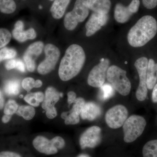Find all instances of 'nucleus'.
Returning <instances> with one entry per match:
<instances>
[{
    "mask_svg": "<svg viewBox=\"0 0 157 157\" xmlns=\"http://www.w3.org/2000/svg\"><path fill=\"white\" fill-rule=\"evenodd\" d=\"M101 107L94 102H88L85 104L82 110L80 116L83 120L94 121L101 114Z\"/></svg>",
    "mask_w": 157,
    "mask_h": 157,
    "instance_id": "nucleus-15",
    "label": "nucleus"
},
{
    "mask_svg": "<svg viewBox=\"0 0 157 157\" xmlns=\"http://www.w3.org/2000/svg\"><path fill=\"white\" fill-rule=\"evenodd\" d=\"M25 101L33 107H37L39 106L40 103L37 100L35 93L28 94L24 97Z\"/></svg>",
    "mask_w": 157,
    "mask_h": 157,
    "instance_id": "nucleus-31",
    "label": "nucleus"
},
{
    "mask_svg": "<svg viewBox=\"0 0 157 157\" xmlns=\"http://www.w3.org/2000/svg\"><path fill=\"white\" fill-rule=\"evenodd\" d=\"M42 82L40 79L35 80V88H40L42 86Z\"/></svg>",
    "mask_w": 157,
    "mask_h": 157,
    "instance_id": "nucleus-45",
    "label": "nucleus"
},
{
    "mask_svg": "<svg viewBox=\"0 0 157 157\" xmlns=\"http://www.w3.org/2000/svg\"><path fill=\"white\" fill-rule=\"evenodd\" d=\"M24 24L21 21H18L14 25L12 31V36L18 42H23L28 40L26 32L23 30Z\"/></svg>",
    "mask_w": 157,
    "mask_h": 157,
    "instance_id": "nucleus-19",
    "label": "nucleus"
},
{
    "mask_svg": "<svg viewBox=\"0 0 157 157\" xmlns=\"http://www.w3.org/2000/svg\"><path fill=\"white\" fill-rule=\"evenodd\" d=\"M143 6L148 9H154L157 6V0H142Z\"/></svg>",
    "mask_w": 157,
    "mask_h": 157,
    "instance_id": "nucleus-34",
    "label": "nucleus"
},
{
    "mask_svg": "<svg viewBox=\"0 0 157 157\" xmlns=\"http://www.w3.org/2000/svg\"><path fill=\"white\" fill-rule=\"evenodd\" d=\"M70 0H54L50 8V11L54 18H61L70 4Z\"/></svg>",
    "mask_w": 157,
    "mask_h": 157,
    "instance_id": "nucleus-16",
    "label": "nucleus"
},
{
    "mask_svg": "<svg viewBox=\"0 0 157 157\" xmlns=\"http://www.w3.org/2000/svg\"><path fill=\"white\" fill-rule=\"evenodd\" d=\"M44 51L45 59L39 64L37 69L38 73L43 75L48 74L54 70L60 55L59 49L53 44H47Z\"/></svg>",
    "mask_w": 157,
    "mask_h": 157,
    "instance_id": "nucleus-6",
    "label": "nucleus"
},
{
    "mask_svg": "<svg viewBox=\"0 0 157 157\" xmlns=\"http://www.w3.org/2000/svg\"><path fill=\"white\" fill-rule=\"evenodd\" d=\"M101 88L100 93V99L102 101H106L111 98L114 94V90L112 86L110 84H104Z\"/></svg>",
    "mask_w": 157,
    "mask_h": 157,
    "instance_id": "nucleus-26",
    "label": "nucleus"
},
{
    "mask_svg": "<svg viewBox=\"0 0 157 157\" xmlns=\"http://www.w3.org/2000/svg\"><path fill=\"white\" fill-rule=\"evenodd\" d=\"M146 124L145 119L140 116L133 115L127 118L123 125L125 142L131 143L140 137Z\"/></svg>",
    "mask_w": 157,
    "mask_h": 157,
    "instance_id": "nucleus-5",
    "label": "nucleus"
},
{
    "mask_svg": "<svg viewBox=\"0 0 157 157\" xmlns=\"http://www.w3.org/2000/svg\"><path fill=\"white\" fill-rule=\"evenodd\" d=\"M89 10L86 0H76L73 10L65 15L64 19L65 28L69 31L75 29L79 23L83 22L87 18Z\"/></svg>",
    "mask_w": 157,
    "mask_h": 157,
    "instance_id": "nucleus-4",
    "label": "nucleus"
},
{
    "mask_svg": "<svg viewBox=\"0 0 157 157\" xmlns=\"http://www.w3.org/2000/svg\"><path fill=\"white\" fill-rule=\"evenodd\" d=\"M97 1V0H86V4L90 10Z\"/></svg>",
    "mask_w": 157,
    "mask_h": 157,
    "instance_id": "nucleus-44",
    "label": "nucleus"
},
{
    "mask_svg": "<svg viewBox=\"0 0 157 157\" xmlns=\"http://www.w3.org/2000/svg\"><path fill=\"white\" fill-rule=\"evenodd\" d=\"M11 115H7L5 114L2 117V121L4 123L6 124L9 122V121L11 120Z\"/></svg>",
    "mask_w": 157,
    "mask_h": 157,
    "instance_id": "nucleus-42",
    "label": "nucleus"
},
{
    "mask_svg": "<svg viewBox=\"0 0 157 157\" xmlns=\"http://www.w3.org/2000/svg\"><path fill=\"white\" fill-rule=\"evenodd\" d=\"M35 80L32 77H27L22 80L21 86L23 88L29 92L35 88Z\"/></svg>",
    "mask_w": 157,
    "mask_h": 157,
    "instance_id": "nucleus-32",
    "label": "nucleus"
},
{
    "mask_svg": "<svg viewBox=\"0 0 157 157\" xmlns=\"http://www.w3.org/2000/svg\"><path fill=\"white\" fill-rule=\"evenodd\" d=\"M143 157H157V139L150 140L143 147Z\"/></svg>",
    "mask_w": 157,
    "mask_h": 157,
    "instance_id": "nucleus-22",
    "label": "nucleus"
},
{
    "mask_svg": "<svg viewBox=\"0 0 157 157\" xmlns=\"http://www.w3.org/2000/svg\"><path fill=\"white\" fill-rule=\"evenodd\" d=\"M106 77L114 89L121 95L126 96L130 94L132 85L125 70L112 65L108 68Z\"/></svg>",
    "mask_w": 157,
    "mask_h": 157,
    "instance_id": "nucleus-3",
    "label": "nucleus"
},
{
    "mask_svg": "<svg viewBox=\"0 0 157 157\" xmlns=\"http://www.w3.org/2000/svg\"><path fill=\"white\" fill-rule=\"evenodd\" d=\"M77 157H90L88 155H87L86 154H82L79 155Z\"/></svg>",
    "mask_w": 157,
    "mask_h": 157,
    "instance_id": "nucleus-46",
    "label": "nucleus"
},
{
    "mask_svg": "<svg viewBox=\"0 0 157 157\" xmlns=\"http://www.w3.org/2000/svg\"><path fill=\"white\" fill-rule=\"evenodd\" d=\"M152 94V100L154 103H157V83L153 87Z\"/></svg>",
    "mask_w": 157,
    "mask_h": 157,
    "instance_id": "nucleus-40",
    "label": "nucleus"
},
{
    "mask_svg": "<svg viewBox=\"0 0 157 157\" xmlns=\"http://www.w3.org/2000/svg\"><path fill=\"white\" fill-rule=\"evenodd\" d=\"M140 2L139 0H132L128 7L133 14L136 13L139 10Z\"/></svg>",
    "mask_w": 157,
    "mask_h": 157,
    "instance_id": "nucleus-35",
    "label": "nucleus"
},
{
    "mask_svg": "<svg viewBox=\"0 0 157 157\" xmlns=\"http://www.w3.org/2000/svg\"><path fill=\"white\" fill-rule=\"evenodd\" d=\"M109 64V59H104L95 66L88 76V84L92 87H101L105 82Z\"/></svg>",
    "mask_w": 157,
    "mask_h": 157,
    "instance_id": "nucleus-9",
    "label": "nucleus"
},
{
    "mask_svg": "<svg viewBox=\"0 0 157 157\" xmlns=\"http://www.w3.org/2000/svg\"><path fill=\"white\" fill-rule=\"evenodd\" d=\"M67 97L68 103L69 104H71L75 103L76 99H77L76 93L72 91L68 93Z\"/></svg>",
    "mask_w": 157,
    "mask_h": 157,
    "instance_id": "nucleus-37",
    "label": "nucleus"
},
{
    "mask_svg": "<svg viewBox=\"0 0 157 157\" xmlns=\"http://www.w3.org/2000/svg\"><path fill=\"white\" fill-rule=\"evenodd\" d=\"M85 53L83 48L77 44L69 46L62 58L59 69V76L63 81H67L80 73L85 62Z\"/></svg>",
    "mask_w": 157,
    "mask_h": 157,
    "instance_id": "nucleus-1",
    "label": "nucleus"
},
{
    "mask_svg": "<svg viewBox=\"0 0 157 157\" xmlns=\"http://www.w3.org/2000/svg\"><path fill=\"white\" fill-rule=\"evenodd\" d=\"M61 117L65 121L67 125H74L78 124L80 121L79 115L70 110L69 112H63L62 113Z\"/></svg>",
    "mask_w": 157,
    "mask_h": 157,
    "instance_id": "nucleus-25",
    "label": "nucleus"
},
{
    "mask_svg": "<svg viewBox=\"0 0 157 157\" xmlns=\"http://www.w3.org/2000/svg\"><path fill=\"white\" fill-rule=\"evenodd\" d=\"M17 6L14 0H0V11L4 14L14 13Z\"/></svg>",
    "mask_w": 157,
    "mask_h": 157,
    "instance_id": "nucleus-24",
    "label": "nucleus"
},
{
    "mask_svg": "<svg viewBox=\"0 0 157 157\" xmlns=\"http://www.w3.org/2000/svg\"><path fill=\"white\" fill-rule=\"evenodd\" d=\"M102 140L101 130L100 127L94 126L90 127L81 135L79 144L82 149L94 148L101 143Z\"/></svg>",
    "mask_w": 157,
    "mask_h": 157,
    "instance_id": "nucleus-11",
    "label": "nucleus"
},
{
    "mask_svg": "<svg viewBox=\"0 0 157 157\" xmlns=\"http://www.w3.org/2000/svg\"><path fill=\"white\" fill-rule=\"evenodd\" d=\"M18 106L16 101L10 100L8 101L4 108V113L5 114L12 116L16 113L18 109Z\"/></svg>",
    "mask_w": 157,
    "mask_h": 157,
    "instance_id": "nucleus-29",
    "label": "nucleus"
},
{
    "mask_svg": "<svg viewBox=\"0 0 157 157\" xmlns=\"http://www.w3.org/2000/svg\"><path fill=\"white\" fill-rule=\"evenodd\" d=\"M43 48V42L38 41L31 44L25 51L23 58L29 72H33L35 70V60L42 53Z\"/></svg>",
    "mask_w": 157,
    "mask_h": 157,
    "instance_id": "nucleus-12",
    "label": "nucleus"
},
{
    "mask_svg": "<svg viewBox=\"0 0 157 157\" xmlns=\"http://www.w3.org/2000/svg\"><path fill=\"white\" fill-rule=\"evenodd\" d=\"M17 60L11 59L7 62L5 65V67L7 70H10L16 68Z\"/></svg>",
    "mask_w": 157,
    "mask_h": 157,
    "instance_id": "nucleus-36",
    "label": "nucleus"
},
{
    "mask_svg": "<svg viewBox=\"0 0 157 157\" xmlns=\"http://www.w3.org/2000/svg\"><path fill=\"white\" fill-rule=\"evenodd\" d=\"M11 34L8 29H0V48H4L11 41Z\"/></svg>",
    "mask_w": 157,
    "mask_h": 157,
    "instance_id": "nucleus-28",
    "label": "nucleus"
},
{
    "mask_svg": "<svg viewBox=\"0 0 157 157\" xmlns=\"http://www.w3.org/2000/svg\"><path fill=\"white\" fill-rule=\"evenodd\" d=\"M108 19L107 14L94 12L86 24V36L90 37L94 35L107 23Z\"/></svg>",
    "mask_w": 157,
    "mask_h": 157,
    "instance_id": "nucleus-13",
    "label": "nucleus"
},
{
    "mask_svg": "<svg viewBox=\"0 0 157 157\" xmlns=\"http://www.w3.org/2000/svg\"><path fill=\"white\" fill-rule=\"evenodd\" d=\"M4 91L9 96L17 95L19 93L20 90L19 82L17 80H9L5 83Z\"/></svg>",
    "mask_w": 157,
    "mask_h": 157,
    "instance_id": "nucleus-21",
    "label": "nucleus"
},
{
    "mask_svg": "<svg viewBox=\"0 0 157 157\" xmlns=\"http://www.w3.org/2000/svg\"><path fill=\"white\" fill-rule=\"evenodd\" d=\"M4 104H5V100H4L2 93L0 90V110L3 109Z\"/></svg>",
    "mask_w": 157,
    "mask_h": 157,
    "instance_id": "nucleus-43",
    "label": "nucleus"
},
{
    "mask_svg": "<svg viewBox=\"0 0 157 157\" xmlns=\"http://www.w3.org/2000/svg\"><path fill=\"white\" fill-rule=\"evenodd\" d=\"M133 13L128 7H126L121 3L116 5L114 9V18L120 23H124L130 19Z\"/></svg>",
    "mask_w": 157,
    "mask_h": 157,
    "instance_id": "nucleus-17",
    "label": "nucleus"
},
{
    "mask_svg": "<svg viewBox=\"0 0 157 157\" xmlns=\"http://www.w3.org/2000/svg\"><path fill=\"white\" fill-rule=\"evenodd\" d=\"M49 1H54V0H49Z\"/></svg>",
    "mask_w": 157,
    "mask_h": 157,
    "instance_id": "nucleus-48",
    "label": "nucleus"
},
{
    "mask_svg": "<svg viewBox=\"0 0 157 157\" xmlns=\"http://www.w3.org/2000/svg\"><path fill=\"white\" fill-rule=\"evenodd\" d=\"M60 98H62V97H63V93H60Z\"/></svg>",
    "mask_w": 157,
    "mask_h": 157,
    "instance_id": "nucleus-47",
    "label": "nucleus"
},
{
    "mask_svg": "<svg viewBox=\"0 0 157 157\" xmlns=\"http://www.w3.org/2000/svg\"><path fill=\"white\" fill-rule=\"evenodd\" d=\"M35 94H36L37 100L39 103H42L44 101V98H45V95L44 94L41 92H37L35 93Z\"/></svg>",
    "mask_w": 157,
    "mask_h": 157,
    "instance_id": "nucleus-41",
    "label": "nucleus"
},
{
    "mask_svg": "<svg viewBox=\"0 0 157 157\" xmlns=\"http://www.w3.org/2000/svg\"><path fill=\"white\" fill-rule=\"evenodd\" d=\"M128 115V112L126 107L122 105H116L106 113L105 121L111 128H119L123 125Z\"/></svg>",
    "mask_w": 157,
    "mask_h": 157,
    "instance_id": "nucleus-8",
    "label": "nucleus"
},
{
    "mask_svg": "<svg viewBox=\"0 0 157 157\" xmlns=\"http://www.w3.org/2000/svg\"><path fill=\"white\" fill-rule=\"evenodd\" d=\"M16 69L22 73H24L25 71V65L22 61L20 60H17Z\"/></svg>",
    "mask_w": 157,
    "mask_h": 157,
    "instance_id": "nucleus-39",
    "label": "nucleus"
},
{
    "mask_svg": "<svg viewBox=\"0 0 157 157\" xmlns=\"http://www.w3.org/2000/svg\"><path fill=\"white\" fill-rule=\"evenodd\" d=\"M60 98V93L54 87L49 86L46 89L42 107L45 110V114L48 119H52L57 115L55 105L59 100Z\"/></svg>",
    "mask_w": 157,
    "mask_h": 157,
    "instance_id": "nucleus-10",
    "label": "nucleus"
},
{
    "mask_svg": "<svg viewBox=\"0 0 157 157\" xmlns=\"http://www.w3.org/2000/svg\"><path fill=\"white\" fill-rule=\"evenodd\" d=\"M16 113L22 117L25 120L29 121L35 116L36 110L33 106L22 105L18 107Z\"/></svg>",
    "mask_w": 157,
    "mask_h": 157,
    "instance_id": "nucleus-23",
    "label": "nucleus"
},
{
    "mask_svg": "<svg viewBox=\"0 0 157 157\" xmlns=\"http://www.w3.org/2000/svg\"><path fill=\"white\" fill-rule=\"evenodd\" d=\"M85 104V101L83 98H77L71 110H73L78 115H80L82 108L84 107Z\"/></svg>",
    "mask_w": 157,
    "mask_h": 157,
    "instance_id": "nucleus-30",
    "label": "nucleus"
},
{
    "mask_svg": "<svg viewBox=\"0 0 157 157\" xmlns=\"http://www.w3.org/2000/svg\"><path fill=\"white\" fill-rule=\"evenodd\" d=\"M157 33L156 20L150 15H145L138 20L130 29L127 39L132 47H141L153 39Z\"/></svg>",
    "mask_w": 157,
    "mask_h": 157,
    "instance_id": "nucleus-2",
    "label": "nucleus"
},
{
    "mask_svg": "<svg viewBox=\"0 0 157 157\" xmlns=\"http://www.w3.org/2000/svg\"><path fill=\"white\" fill-rule=\"evenodd\" d=\"M111 6L110 0H97L90 10L96 13L107 14L110 10Z\"/></svg>",
    "mask_w": 157,
    "mask_h": 157,
    "instance_id": "nucleus-20",
    "label": "nucleus"
},
{
    "mask_svg": "<svg viewBox=\"0 0 157 157\" xmlns=\"http://www.w3.org/2000/svg\"><path fill=\"white\" fill-rule=\"evenodd\" d=\"M0 157H21L18 154L11 151H2L0 153Z\"/></svg>",
    "mask_w": 157,
    "mask_h": 157,
    "instance_id": "nucleus-38",
    "label": "nucleus"
},
{
    "mask_svg": "<svg viewBox=\"0 0 157 157\" xmlns=\"http://www.w3.org/2000/svg\"><path fill=\"white\" fill-rule=\"evenodd\" d=\"M148 60L145 57L137 59L135 62V66L139 75L140 82L136 93V97L139 101L146 99L147 94V71Z\"/></svg>",
    "mask_w": 157,
    "mask_h": 157,
    "instance_id": "nucleus-7",
    "label": "nucleus"
},
{
    "mask_svg": "<svg viewBox=\"0 0 157 157\" xmlns=\"http://www.w3.org/2000/svg\"><path fill=\"white\" fill-rule=\"evenodd\" d=\"M157 81V63H156L153 59L148 60L147 71V86L149 90L154 87Z\"/></svg>",
    "mask_w": 157,
    "mask_h": 157,
    "instance_id": "nucleus-18",
    "label": "nucleus"
},
{
    "mask_svg": "<svg viewBox=\"0 0 157 157\" xmlns=\"http://www.w3.org/2000/svg\"><path fill=\"white\" fill-rule=\"evenodd\" d=\"M17 55V52L12 48L4 47L0 50V63L6 59L14 58Z\"/></svg>",
    "mask_w": 157,
    "mask_h": 157,
    "instance_id": "nucleus-27",
    "label": "nucleus"
},
{
    "mask_svg": "<svg viewBox=\"0 0 157 157\" xmlns=\"http://www.w3.org/2000/svg\"><path fill=\"white\" fill-rule=\"evenodd\" d=\"M52 140L53 141L55 146L58 150L61 149L65 146V140L62 137L56 136L54 137Z\"/></svg>",
    "mask_w": 157,
    "mask_h": 157,
    "instance_id": "nucleus-33",
    "label": "nucleus"
},
{
    "mask_svg": "<svg viewBox=\"0 0 157 157\" xmlns=\"http://www.w3.org/2000/svg\"><path fill=\"white\" fill-rule=\"evenodd\" d=\"M33 145L39 152L47 155L56 154L58 149L56 147L52 140H48L42 136H37L33 141Z\"/></svg>",
    "mask_w": 157,
    "mask_h": 157,
    "instance_id": "nucleus-14",
    "label": "nucleus"
}]
</instances>
